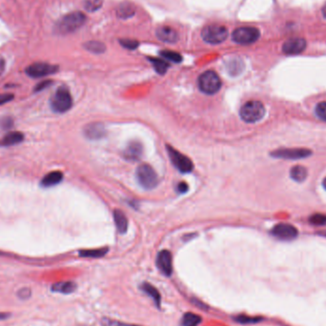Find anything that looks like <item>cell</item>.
<instances>
[{"instance_id":"obj_33","label":"cell","mask_w":326,"mask_h":326,"mask_svg":"<svg viewBox=\"0 0 326 326\" xmlns=\"http://www.w3.org/2000/svg\"><path fill=\"white\" fill-rule=\"evenodd\" d=\"M101 324L103 326H139L134 325V324H128V323H124V322L116 321V320H113V319L106 318L101 319Z\"/></svg>"},{"instance_id":"obj_1","label":"cell","mask_w":326,"mask_h":326,"mask_svg":"<svg viewBox=\"0 0 326 326\" xmlns=\"http://www.w3.org/2000/svg\"><path fill=\"white\" fill-rule=\"evenodd\" d=\"M86 22V17L80 12H74L62 17L57 23V31L60 33H71L80 29Z\"/></svg>"},{"instance_id":"obj_19","label":"cell","mask_w":326,"mask_h":326,"mask_svg":"<svg viewBox=\"0 0 326 326\" xmlns=\"http://www.w3.org/2000/svg\"><path fill=\"white\" fill-rule=\"evenodd\" d=\"M114 220L118 232L121 234L126 233L128 228V219L125 214L118 209H115L114 211Z\"/></svg>"},{"instance_id":"obj_5","label":"cell","mask_w":326,"mask_h":326,"mask_svg":"<svg viewBox=\"0 0 326 326\" xmlns=\"http://www.w3.org/2000/svg\"><path fill=\"white\" fill-rule=\"evenodd\" d=\"M73 105V99L70 92L65 87H61L55 93L51 100L52 109L57 113H65Z\"/></svg>"},{"instance_id":"obj_16","label":"cell","mask_w":326,"mask_h":326,"mask_svg":"<svg viewBox=\"0 0 326 326\" xmlns=\"http://www.w3.org/2000/svg\"><path fill=\"white\" fill-rule=\"evenodd\" d=\"M85 136L90 139H99L103 138L106 134L103 124L92 123L88 124L84 129Z\"/></svg>"},{"instance_id":"obj_8","label":"cell","mask_w":326,"mask_h":326,"mask_svg":"<svg viewBox=\"0 0 326 326\" xmlns=\"http://www.w3.org/2000/svg\"><path fill=\"white\" fill-rule=\"evenodd\" d=\"M167 151L174 166L181 173H190L193 170V163L186 155H182L172 146H167Z\"/></svg>"},{"instance_id":"obj_32","label":"cell","mask_w":326,"mask_h":326,"mask_svg":"<svg viewBox=\"0 0 326 326\" xmlns=\"http://www.w3.org/2000/svg\"><path fill=\"white\" fill-rule=\"evenodd\" d=\"M315 112H316V114L318 118L326 121V101H322V102L318 103V105L316 106Z\"/></svg>"},{"instance_id":"obj_15","label":"cell","mask_w":326,"mask_h":326,"mask_svg":"<svg viewBox=\"0 0 326 326\" xmlns=\"http://www.w3.org/2000/svg\"><path fill=\"white\" fill-rule=\"evenodd\" d=\"M143 148L138 141H132L124 150V157L130 161H137L142 155Z\"/></svg>"},{"instance_id":"obj_40","label":"cell","mask_w":326,"mask_h":326,"mask_svg":"<svg viewBox=\"0 0 326 326\" xmlns=\"http://www.w3.org/2000/svg\"><path fill=\"white\" fill-rule=\"evenodd\" d=\"M322 14H323V17L326 18V4L323 6V8H322Z\"/></svg>"},{"instance_id":"obj_28","label":"cell","mask_w":326,"mask_h":326,"mask_svg":"<svg viewBox=\"0 0 326 326\" xmlns=\"http://www.w3.org/2000/svg\"><path fill=\"white\" fill-rule=\"evenodd\" d=\"M103 0H84V9L90 13L97 12L102 7Z\"/></svg>"},{"instance_id":"obj_7","label":"cell","mask_w":326,"mask_h":326,"mask_svg":"<svg viewBox=\"0 0 326 326\" xmlns=\"http://www.w3.org/2000/svg\"><path fill=\"white\" fill-rule=\"evenodd\" d=\"M261 35L260 31L254 27H240L237 28L232 34V38L237 44L249 45L255 43Z\"/></svg>"},{"instance_id":"obj_39","label":"cell","mask_w":326,"mask_h":326,"mask_svg":"<svg viewBox=\"0 0 326 326\" xmlns=\"http://www.w3.org/2000/svg\"><path fill=\"white\" fill-rule=\"evenodd\" d=\"M4 70H5V61L3 58L0 57V75L3 73Z\"/></svg>"},{"instance_id":"obj_3","label":"cell","mask_w":326,"mask_h":326,"mask_svg":"<svg viewBox=\"0 0 326 326\" xmlns=\"http://www.w3.org/2000/svg\"><path fill=\"white\" fill-rule=\"evenodd\" d=\"M137 179L141 187L151 190L157 186L158 177L155 170L148 164H141L137 169Z\"/></svg>"},{"instance_id":"obj_10","label":"cell","mask_w":326,"mask_h":326,"mask_svg":"<svg viewBox=\"0 0 326 326\" xmlns=\"http://www.w3.org/2000/svg\"><path fill=\"white\" fill-rule=\"evenodd\" d=\"M57 71V66L51 65L43 62H37L28 66L26 69V73L33 78H39V77L47 76L49 74L55 73Z\"/></svg>"},{"instance_id":"obj_11","label":"cell","mask_w":326,"mask_h":326,"mask_svg":"<svg viewBox=\"0 0 326 326\" xmlns=\"http://www.w3.org/2000/svg\"><path fill=\"white\" fill-rule=\"evenodd\" d=\"M271 234L281 240H293L299 235V232L298 229L291 224L279 223L272 229Z\"/></svg>"},{"instance_id":"obj_20","label":"cell","mask_w":326,"mask_h":326,"mask_svg":"<svg viewBox=\"0 0 326 326\" xmlns=\"http://www.w3.org/2000/svg\"><path fill=\"white\" fill-rule=\"evenodd\" d=\"M24 139V136L22 133L20 132H12L7 134L3 139L1 144L3 146H13V145H17L18 143L22 142Z\"/></svg>"},{"instance_id":"obj_14","label":"cell","mask_w":326,"mask_h":326,"mask_svg":"<svg viewBox=\"0 0 326 326\" xmlns=\"http://www.w3.org/2000/svg\"><path fill=\"white\" fill-rule=\"evenodd\" d=\"M155 33L159 40L166 43H175L179 40V34L177 31L168 26H161L157 28Z\"/></svg>"},{"instance_id":"obj_24","label":"cell","mask_w":326,"mask_h":326,"mask_svg":"<svg viewBox=\"0 0 326 326\" xmlns=\"http://www.w3.org/2000/svg\"><path fill=\"white\" fill-rule=\"evenodd\" d=\"M201 322V318L193 313H186L183 315L180 321V326H197Z\"/></svg>"},{"instance_id":"obj_9","label":"cell","mask_w":326,"mask_h":326,"mask_svg":"<svg viewBox=\"0 0 326 326\" xmlns=\"http://www.w3.org/2000/svg\"><path fill=\"white\" fill-rule=\"evenodd\" d=\"M312 152L308 149L303 148H291V149H278L271 153L272 156L283 159H301L308 157Z\"/></svg>"},{"instance_id":"obj_35","label":"cell","mask_w":326,"mask_h":326,"mask_svg":"<svg viewBox=\"0 0 326 326\" xmlns=\"http://www.w3.org/2000/svg\"><path fill=\"white\" fill-rule=\"evenodd\" d=\"M235 320L238 321V322H241V323H250V322H257V321L261 320V318H249V317H246V316H238V317L235 318Z\"/></svg>"},{"instance_id":"obj_25","label":"cell","mask_w":326,"mask_h":326,"mask_svg":"<svg viewBox=\"0 0 326 326\" xmlns=\"http://www.w3.org/2000/svg\"><path fill=\"white\" fill-rule=\"evenodd\" d=\"M141 290L144 291L147 295H149L154 300L156 306L160 305V295H159L158 291L155 289L154 286H151L150 283L145 282V283H143L141 286Z\"/></svg>"},{"instance_id":"obj_23","label":"cell","mask_w":326,"mask_h":326,"mask_svg":"<svg viewBox=\"0 0 326 326\" xmlns=\"http://www.w3.org/2000/svg\"><path fill=\"white\" fill-rule=\"evenodd\" d=\"M76 288L75 283L72 281H62V282H57L56 284L52 286V290L55 292L62 294H70L73 292Z\"/></svg>"},{"instance_id":"obj_36","label":"cell","mask_w":326,"mask_h":326,"mask_svg":"<svg viewBox=\"0 0 326 326\" xmlns=\"http://www.w3.org/2000/svg\"><path fill=\"white\" fill-rule=\"evenodd\" d=\"M13 98H14V96L12 94H2V95H0V106L8 103L9 101H11Z\"/></svg>"},{"instance_id":"obj_12","label":"cell","mask_w":326,"mask_h":326,"mask_svg":"<svg viewBox=\"0 0 326 326\" xmlns=\"http://www.w3.org/2000/svg\"><path fill=\"white\" fill-rule=\"evenodd\" d=\"M156 265L165 276H171L173 273L172 254L167 250L159 252L156 258Z\"/></svg>"},{"instance_id":"obj_30","label":"cell","mask_w":326,"mask_h":326,"mask_svg":"<svg viewBox=\"0 0 326 326\" xmlns=\"http://www.w3.org/2000/svg\"><path fill=\"white\" fill-rule=\"evenodd\" d=\"M160 55L162 56L164 58L170 60L172 62H175V63H179V62H181L182 60V57L180 56V54L176 53V52H172V51H162L160 53Z\"/></svg>"},{"instance_id":"obj_41","label":"cell","mask_w":326,"mask_h":326,"mask_svg":"<svg viewBox=\"0 0 326 326\" xmlns=\"http://www.w3.org/2000/svg\"><path fill=\"white\" fill-rule=\"evenodd\" d=\"M322 185H323V187H324V189L326 190V178L323 180V181H322Z\"/></svg>"},{"instance_id":"obj_13","label":"cell","mask_w":326,"mask_h":326,"mask_svg":"<svg viewBox=\"0 0 326 326\" xmlns=\"http://www.w3.org/2000/svg\"><path fill=\"white\" fill-rule=\"evenodd\" d=\"M306 48V41L301 37H295L286 41L282 46V51L286 55H299Z\"/></svg>"},{"instance_id":"obj_21","label":"cell","mask_w":326,"mask_h":326,"mask_svg":"<svg viewBox=\"0 0 326 326\" xmlns=\"http://www.w3.org/2000/svg\"><path fill=\"white\" fill-rule=\"evenodd\" d=\"M226 69L228 71V73L233 75V76H236V75H238L239 73H241L244 69V64L242 62L241 59H238V58H233L229 61L226 65Z\"/></svg>"},{"instance_id":"obj_17","label":"cell","mask_w":326,"mask_h":326,"mask_svg":"<svg viewBox=\"0 0 326 326\" xmlns=\"http://www.w3.org/2000/svg\"><path fill=\"white\" fill-rule=\"evenodd\" d=\"M63 180V174L60 171L51 172L47 174L42 180H41V185L43 187H52L57 185L60 183Z\"/></svg>"},{"instance_id":"obj_38","label":"cell","mask_w":326,"mask_h":326,"mask_svg":"<svg viewBox=\"0 0 326 326\" xmlns=\"http://www.w3.org/2000/svg\"><path fill=\"white\" fill-rule=\"evenodd\" d=\"M52 82H49V80H47V82H42L41 83H39L37 86H36V88H35V91H41L43 90V89H45V88H47L48 86H49L50 84H51Z\"/></svg>"},{"instance_id":"obj_27","label":"cell","mask_w":326,"mask_h":326,"mask_svg":"<svg viewBox=\"0 0 326 326\" xmlns=\"http://www.w3.org/2000/svg\"><path fill=\"white\" fill-rule=\"evenodd\" d=\"M85 48L94 54H102L105 51V45L98 41H90L85 44Z\"/></svg>"},{"instance_id":"obj_26","label":"cell","mask_w":326,"mask_h":326,"mask_svg":"<svg viewBox=\"0 0 326 326\" xmlns=\"http://www.w3.org/2000/svg\"><path fill=\"white\" fill-rule=\"evenodd\" d=\"M107 252L108 248H101L96 250H82L79 252V256L84 258H101L105 256Z\"/></svg>"},{"instance_id":"obj_4","label":"cell","mask_w":326,"mask_h":326,"mask_svg":"<svg viewBox=\"0 0 326 326\" xmlns=\"http://www.w3.org/2000/svg\"><path fill=\"white\" fill-rule=\"evenodd\" d=\"M198 87L204 94L214 95L221 87L220 76L213 71H206L198 78Z\"/></svg>"},{"instance_id":"obj_31","label":"cell","mask_w":326,"mask_h":326,"mask_svg":"<svg viewBox=\"0 0 326 326\" xmlns=\"http://www.w3.org/2000/svg\"><path fill=\"white\" fill-rule=\"evenodd\" d=\"M309 221L314 225H326V215L315 214L310 217Z\"/></svg>"},{"instance_id":"obj_18","label":"cell","mask_w":326,"mask_h":326,"mask_svg":"<svg viewBox=\"0 0 326 326\" xmlns=\"http://www.w3.org/2000/svg\"><path fill=\"white\" fill-rule=\"evenodd\" d=\"M135 13H136V7L128 1L123 2L116 9V16L123 19H127L134 17Z\"/></svg>"},{"instance_id":"obj_2","label":"cell","mask_w":326,"mask_h":326,"mask_svg":"<svg viewBox=\"0 0 326 326\" xmlns=\"http://www.w3.org/2000/svg\"><path fill=\"white\" fill-rule=\"evenodd\" d=\"M240 117L247 123L260 121L265 114V107L261 101L252 100L246 102L239 111Z\"/></svg>"},{"instance_id":"obj_22","label":"cell","mask_w":326,"mask_h":326,"mask_svg":"<svg viewBox=\"0 0 326 326\" xmlns=\"http://www.w3.org/2000/svg\"><path fill=\"white\" fill-rule=\"evenodd\" d=\"M308 175L307 169L303 167L302 165H297L294 166L293 168L290 171V177L292 180L297 181V182H302L306 180Z\"/></svg>"},{"instance_id":"obj_34","label":"cell","mask_w":326,"mask_h":326,"mask_svg":"<svg viewBox=\"0 0 326 326\" xmlns=\"http://www.w3.org/2000/svg\"><path fill=\"white\" fill-rule=\"evenodd\" d=\"M120 43L126 49L134 50L139 47V42L133 40V39H123V40H120Z\"/></svg>"},{"instance_id":"obj_37","label":"cell","mask_w":326,"mask_h":326,"mask_svg":"<svg viewBox=\"0 0 326 326\" xmlns=\"http://www.w3.org/2000/svg\"><path fill=\"white\" fill-rule=\"evenodd\" d=\"M177 190L180 194H184L188 191V184L185 182H180L177 186Z\"/></svg>"},{"instance_id":"obj_6","label":"cell","mask_w":326,"mask_h":326,"mask_svg":"<svg viewBox=\"0 0 326 326\" xmlns=\"http://www.w3.org/2000/svg\"><path fill=\"white\" fill-rule=\"evenodd\" d=\"M228 36V31L221 25H209L205 27L201 32L203 40L210 44H220Z\"/></svg>"},{"instance_id":"obj_29","label":"cell","mask_w":326,"mask_h":326,"mask_svg":"<svg viewBox=\"0 0 326 326\" xmlns=\"http://www.w3.org/2000/svg\"><path fill=\"white\" fill-rule=\"evenodd\" d=\"M150 61L153 63V66L155 68V71L160 74L166 73L167 69L169 68L168 63H166L162 59L158 58H150Z\"/></svg>"}]
</instances>
